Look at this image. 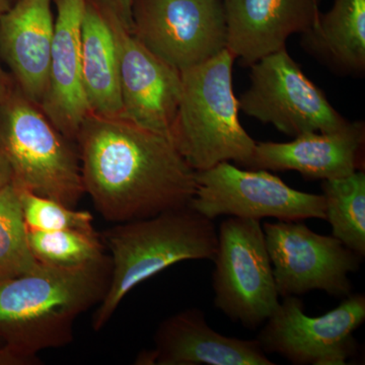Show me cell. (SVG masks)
I'll return each mask as SVG.
<instances>
[{"label":"cell","mask_w":365,"mask_h":365,"mask_svg":"<svg viewBox=\"0 0 365 365\" xmlns=\"http://www.w3.org/2000/svg\"><path fill=\"white\" fill-rule=\"evenodd\" d=\"M76 140L83 188L106 220L153 217L195 195L196 172L169 137L126 118L90 114Z\"/></svg>","instance_id":"obj_1"},{"label":"cell","mask_w":365,"mask_h":365,"mask_svg":"<svg viewBox=\"0 0 365 365\" xmlns=\"http://www.w3.org/2000/svg\"><path fill=\"white\" fill-rule=\"evenodd\" d=\"M111 268L106 255L76 267L41 263L32 273L0 282V341L29 359L71 344L76 319L104 299Z\"/></svg>","instance_id":"obj_2"},{"label":"cell","mask_w":365,"mask_h":365,"mask_svg":"<svg viewBox=\"0 0 365 365\" xmlns=\"http://www.w3.org/2000/svg\"><path fill=\"white\" fill-rule=\"evenodd\" d=\"M100 237L112 268L107 294L91 319L95 332L105 328L137 285L182 261L213 260L218 242L213 220L190 206L116 223Z\"/></svg>","instance_id":"obj_3"},{"label":"cell","mask_w":365,"mask_h":365,"mask_svg":"<svg viewBox=\"0 0 365 365\" xmlns=\"http://www.w3.org/2000/svg\"><path fill=\"white\" fill-rule=\"evenodd\" d=\"M227 49L181 71L182 91L170 140L195 172L222 162L248 168L256 141L242 128Z\"/></svg>","instance_id":"obj_4"},{"label":"cell","mask_w":365,"mask_h":365,"mask_svg":"<svg viewBox=\"0 0 365 365\" xmlns=\"http://www.w3.org/2000/svg\"><path fill=\"white\" fill-rule=\"evenodd\" d=\"M16 81L0 101V151L19 188L76 208L86 193L78 151Z\"/></svg>","instance_id":"obj_5"},{"label":"cell","mask_w":365,"mask_h":365,"mask_svg":"<svg viewBox=\"0 0 365 365\" xmlns=\"http://www.w3.org/2000/svg\"><path fill=\"white\" fill-rule=\"evenodd\" d=\"M217 234L212 260L215 307L255 330L280 304L261 220L228 216Z\"/></svg>","instance_id":"obj_6"},{"label":"cell","mask_w":365,"mask_h":365,"mask_svg":"<svg viewBox=\"0 0 365 365\" xmlns=\"http://www.w3.org/2000/svg\"><path fill=\"white\" fill-rule=\"evenodd\" d=\"M251 85L237 98L239 109L285 135L339 130L349 121L329 102L287 48L250 66Z\"/></svg>","instance_id":"obj_7"},{"label":"cell","mask_w":365,"mask_h":365,"mask_svg":"<svg viewBox=\"0 0 365 365\" xmlns=\"http://www.w3.org/2000/svg\"><path fill=\"white\" fill-rule=\"evenodd\" d=\"M196 182L195 195L189 206L211 220L223 215L284 222L326 220L323 194L290 188L266 170H242L222 162L196 172Z\"/></svg>","instance_id":"obj_8"},{"label":"cell","mask_w":365,"mask_h":365,"mask_svg":"<svg viewBox=\"0 0 365 365\" xmlns=\"http://www.w3.org/2000/svg\"><path fill=\"white\" fill-rule=\"evenodd\" d=\"M132 33L180 71L227 49L222 0H132Z\"/></svg>","instance_id":"obj_9"},{"label":"cell","mask_w":365,"mask_h":365,"mask_svg":"<svg viewBox=\"0 0 365 365\" xmlns=\"http://www.w3.org/2000/svg\"><path fill=\"white\" fill-rule=\"evenodd\" d=\"M365 297L349 294L332 311L307 316L297 295L283 302L257 336L265 353H275L295 365H344L356 351L353 333L364 324Z\"/></svg>","instance_id":"obj_10"},{"label":"cell","mask_w":365,"mask_h":365,"mask_svg":"<svg viewBox=\"0 0 365 365\" xmlns=\"http://www.w3.org/2000/svg\"><path fill=\"white\" fill-rule=\"evenodd\" d=\"M279 297L323 290L334 297L352 294L349 274L359 270L361 257L335 237L322 235L297 222L263 225Z\"/></svg>","instance_id":"obj_11"},{"label":"cell","mask_w":365,"mask_h":365,"mask_svg":"<svg viewBox=\"0 0 365 365\" xmlns=\"http://www.w3.org/2000/svg\"><path fill=\"white\" fill-rule=\"evenodd\" d=\"M98 1L116 43L125 117L170 139L181 98V71L158 58L137 39L111 2Z\"/></svg>","instance_id":"obj_12"},{"label":"cell","mask_w":365,"mask_h":365,"mask_svg":"<svg viewBox=\"0 0 365 365\" xmlns=\"http://www.w3.org/2000/svg\"><path fill=\"white\" fill-rule=\"evenodd\" d=\"M227 49L244 66L287 48L292 34L307 32L318 21L319 0H222Z\"/></svg>","instance_id":"obj_13"},{"label":"cell","mask_w":365,"mask_h":365,"mask_svg":"<svg viewBox=\"0 0 365 365\" xmlns=\"http://www.w3.org/2000/svg\"><path fill=\"white\" fill-rule=\"evenodd\" d=\"M365 125L350 122L339 130L312 132L289 143H257L250 170H295L311 180L340 179L364 165Z\"/></svg>","instance_id":"obj_14"},{"label":"cell","mask_w":365,"mask_h":365,"mask_svg":"<svg viewBox=\"0 0 365 365\" xmlns=\"http://www.w3.org/2000/svg\"><path fill=\"white\" fill-rule=\"evenodd\" d=\"M56 6L47 91L40 108L67 139L76 140L90 115L81 83V24L86 0H52Z\"/></svg>","instance_id":"obj_15"},{"label":"cell","mask_w":365,"mask_h":365,"mask_svg":"<svg viewBox=\"0 0 365 365\" xmlns=\"http://www.w3.org/2000/svg\"><path fill=\"white\" fill-rule=\"evenodd\" d=\"M54 21L52 0H16L0 16V58L38 106L47 91Z\"/></svg>","instance_id":"obj_16"},{"label":"cell","mask_w":365,"mask_h":365,"mask_svg":"<svg viewBox=\"0 0 365 365\" xmlns=\"http://www.w3.org/2000/svg\"><path fill=\"white\" fill-rule=\"evenodd\" d=\"M155 365H273L257 339L216 332L199 309H187L165 319L151 349Z\"/></svg>","instance_id":"obj_17"},{"label":"cell","mask_w":365,"mask_h":365,"mask_svg":"<svg viewBox=\"0 0 365 365\" xmlns=\"http://www.w3.org/2000/svg\"><path fill=\"white\" fill-rule=\"evenodd\" d=\"M81 83L90 114L126 118L116 43L98 0H86L81 24Z\"/></svg>","instance_id":"obj_18"},{"label":"cell","mask_w":365,"mask_h":365,"mask_svg":"<svg viewBox=\"0 0 365 365\" xmlns=\"http://www.w3.org/2000/svg\"><path fill=\"white\" fill-rule=\"evenodd\" d=\"M307 52L336 73L361 76L365 71V0H334L313 28L302 34Z\"/></svg>","instance_id":"obj_19"},{"label":"cell","mask_w":365,"mask_h":365,"mask_svg":"<svg viewBox=\"0 0 365 365\" xmlns=\"http://www.w3.org/2000/svg\"><path fill=\"white\" fill-rule=\"evenodd\" d=\"M326 220L333 237L364 258L365 256V173L322 182Z\"/></svg>","instance_id":"obj_20"},{"label":"cell","mask_w":365,"mask_h":365,"mask_svg":"<svg viewBox=\"0 0 365 365\" xmlns=\"http://www.w3.org/2000/svg\"><path fill=\"white\" fill-rule=\"evenodd\" d=\"M40 265L29 244L18 188L9 182L0 191V282L32 273Z\"/></svg>","instance_id":"obj_21"},{"label":"cell","mask_w":365,"mask_h":365,"mask_svg":"<svg viewBox=\"0 0 365 365\" xmlns=\"http://www.w3.org/2000/svg\"><path fill=\"white\" fill-rule=\"evenodd\" d=\"M28 239L35 258L47 265L76 267L106 256V248L98 232L28 228Z\"/></svg>","instance_id":"obj_22"},{"label":"cell","mask_w":365,"mask_h":365,"mask_svg":"<svg viewBox=\"0 0 365 365\" xmlns=\"http://www.w3.org/2000/svg\"><path fill=\"white\" fill-rule=\"evenodd\" d=\"M18 188L26 227L39 230H74L95 234L93 217L88 211L76 210L66 204Z\"/></svg>","instance_id":"obj_23"},{"label":"cell","mask_w":365,"mask_h":365,"mask_svg":"<svg viewBox=\"0 0 365 365\" xmlns=\"http://www.w3.org/2000/svg\"><path fill=\"white\" fill-rule=\"evenodd\" d=\"M40 359L23 356L6 345L0 346V365H36L40 364Z\"/></svg>","instance_id":"obj_24"},{"label":"cell","mask_w":365,"mask_h":365,"mask_svg":"<svg viewBox=\"0 0 365 365\" xmlns=\"http://www.w3.org/2000/svg\"><path fill=\"white\" fill-rule=\"evenodd\" d=\"M111 2L125 25L132 31V0H108Z\"/></svg>","instance_id":"obj_25"},{"label":"cell","mask_w":365,"mask_h":365,"mask_svg":"<svg viewBox=\"0 0 365 365\" xmlns=\"http://www.w3.org/2000/svg\"><path fill=\"white\" fill-rule=\"evenodd\" d=\"M13 182V170L6 158L0 151V191Z\"/></svg>","instance_id":"obj_26"},{"label":"cell","mask_w":365,"mask_h":365,"mask_svg":"<svg viewBox=\"0 0 365 365\" xmlns=\"http://www.w3.org/2000/svg\"><path fill=\"white\" fill-rule=\"evenodd\" d=\"M14 79L11 74L7 73L1 66V58H0V101L6 97V93L13 88Z\"/></svg>","instance_id":"obj_27"},{"label":"cell","mask_w":365,"mask_h":365,"mask_svg":"<svg viewBox=\"0 0 365 365\" xmlns=\"http://www.w3.org/2000/svg\"><path fill=\"white\" fill-rule=\"evenodd\" d=\"M16 2V0H0V16L9 11Z\"/></svg>","instance_id":"obj_28"},{"label":"cell","mask_w":365,"mask_h":365,"mask_svg":"<svg viewBox=\"0 0 365 365\" xmlns=\"http://www.w3.org/2000/svg\"><path fill=\"white\" fill-rule=\"evenodd\" d=\"M2 344H4V343H2L1 341H0V346H1Z\"/></svg>","instance_id":"obj_29"}]
</instances>
